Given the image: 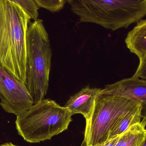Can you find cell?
Masks as SVG:
<instances>
[{
    "label": "cell",
    "mask_w": 146,
    "mask_h": 146,
    "mask_svg": "<svg viewBox=\"0 0 146 146\" xmlns=\"http://www.w3.org/2000/svg\"><path fill=\"white\" fill-rule=\"evenodd\" d=\"M31 19L20 6L0 0V66L25 84L26 36Z\"/></svg>",
    "instance_id": "6da1fadb"
},
{
    "label": "cell",
    "mask_w": 146,
    "mask_h": 146,
    "mask_svg": "<svg viewBox=\"0 0 146 146\" xmlns=\"http://www.w3.org/2000/svg\"><path fill=\"white\" fill-rule=\"evenodd\" d=\"M80 22L115 31L127 28L146 15V0H68Z\"/></svg>",
    "instance_id": "7a4b0ae2"
},
{
    "label": "cell",
    "mask_w": 146,
    "mask_h": 146,
    "mask_svg": "<svg viewBox=\"0 0 146 146\" xmlns=\"http://www.w3.org/2000/svg\"><path fill=\"white\" fill-rule=\"evenodd\" d=\"M25 86L33 104L44 99L48 92L52 50L42 20L30 22L26 32Z\"/></svg>",
    "instance_id": "3957f363"
},
{
    "label": "cell",
    "mask_w": 146,
    "mask_h": 146,
    "mask_svg": "<svg viewBox=\"0 0 146 146\" xmlns=\"http://www.w3.org/2000/svg\"><path fill=\"white\" fill-rule=\"evenodd\" d=\"M73 115L55 100L43 99L16 117L18 134L30 143L50 140L67 130Z\"/></svg>",
    "instance_id": "277c9868"
},
{
    "label": "cell",
    "mask_w": 146,
    "mask_h": 146,
    "mask_svg": "<svg viewBox=\"0 0 146 146\" xmlns=\"http://www.w3.org/2000/svg\"><path fill=\"white\" fill-rule=\"evenodd\" d=\"M140 105L127 98L101 93L96 100L91 117L86 121L81 146H95L107 141L117 121Z\"/></svg>",
    "instance_id": "5b68a950"
},
{
    "label": "cell",
    "mask_w": 146,
    "mask_h": 146,
    "mask_svg": "<svg viewBox=\"0 0 146 146\" xmlns=\"http://www.w3.org/2000/svg\"><path fill=\"white\" fill-rule=\"evenodd\" d=\"M0 106L16 116L27 110L33 100L25 85L0 66Z\"/></svg>",
    "instance_id": "8992f818"
},
{
    "label": "cell",
    "mask_w": 146,
    "mask_h": 146,
    "mask_svg": "<svg viewBox=\"0 0 146 146\" xmlns=\"http://www.w3.org/2000/svg\"><path fill=\"white\" fill-rule=\"evenodd\" d=\"M101 94L120 96L135 101L142 106L146 116V80L132 76L106 85Z\"/></svg>",
    "instance_id": "52a82bcc"
},
{
    "label": "cell",
    "mask_w": 146,
    "mask_h": 146,
    "mask_svg": "<svg viewBox=\"0 0 146 146\" xmlns=\"http://www.w3.org/2000/svg\"><path fill=\"white\" fill-rule=\"evenodd\" d=\"M102 90L101 88L85 87L71 96L64 106L69 110L73 115L81 114L87 121L92 114L96 100Z\"/></svg>",
    "instance_id": "ba28073f"
},
{
    "label": "cell",
    "mask_w": 146,
    "mask_h": 146,
    "mask_svg": "<svg viewBox=\"0 0 146 146\" xmlns=\"http://www.w3.org/2000/svg\"><path fill=\"white\" fill-rule=\"evenodd\" d=\"M127 48L139 57V64H146V20L141 19L128 33Z\"/></svg>",
    "instance_id": "9c48e42d"
},
{
    "label": "cell",
    "mask_w": 146,
    "mask_h": 146,
    "mask_svg": "<svg viewBox=\"0 0 146 146\" xmlns=\"http://www.w3.org/2000/svg\"><path fill=\"white\" fill-rule=\"evenodd\" d=\"M141 105L119 118L110 131L109 138L121 135L134 124L141 122V118H145Z\"/></svg>",
    "instance_id": "30bf717a"
},
{
    "label": "cell",
    "mask_w": 146,
    "mask_h": 146,
    "mask_svg": "<svg viewBox=\"0 0 146 146\" xmlns=\"http://www.w3.org/2000/svg\"><path fill=\"white\" fill-rule=\"evenodd\" d=\"M146 117L121 135L115 146H141L146 138Z\"/></svg>",
    "instance_id": "8fae6325"
},
{
    "label": "cell",
    "mask_w": 146,
    "mask_h": 146,
    "mask_svg": "<svg viewBox=\"0 0 146 146\" xmlns=\"http://www.w3.org/2000/svg\"><path fill=\"white\" fill-rule=\"evenodd\" d=\"M68 0H33L39 7L45 9L52 13H56L63 9Z\"/></svg>",
    "instance_id": "7c38bea8"
},
{
    "label": "cell",
    "mask_w": 146,
    "mask_h": 146,
    "mask_svg": "<svg viewBox=\"0 0 146 146\" xmlns=\"http://www.w3.org/2000/svg\"><path fill=\"white\" fill-rule=\"evenodd\" d=\"M16 3L22 7L33 20L38 19L39 7L36 5L33 0H7Z\"/></svg>",
    "instance_id": "4fadbf2b"
},
{
    "label": "cell",
    "mask_w": 146,
    "mask_h": 146,
    "mask_svg": "<svg viewBox=\"0 0 146 146\" xmlns=\"http://www.w3.org/2000/svg\"><path fill=\"white\" fill-rule=\"evenodd\" d=\"M121 136L119 135L113 136L103 143L93 146H115Z\"/></svg>",
    "instance_id": "5bb4252c"
},
{
    "label": "cell",
    "mask_w": 146,
    "mask_h": 146,
    "mask_svg": "<svg viewBox=\"0 0 146 146\" xmlns=\"http://www.w3.org/2000/svg\"><path fill=\"white\" fill-rule=\"evenodd\" d=\"M0 146H19L14 145L12 143H6L0 145Z\"/></svg>",
    "instance_id": "9a60e30c"
},
{
    "label": "cell",
    "mask_w": 146,
    "mask_h": 146,
    "mask_svg": "<svg viewBox=\"0 0 146 146\" xmlns=\"http://www.w3.org/2000/svg\"><path fill=\"white\" fill-rule=\"evenodd\" d=\"M146 140L145 141H144V142H143V143H142V145H141V146H146Z\"/></svg>",
    "instance_id": "2e32d148"
}]
</instances>
